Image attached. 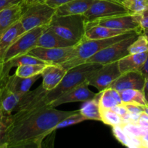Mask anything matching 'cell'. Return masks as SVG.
I'll use <instances>...</instances> for the list:
<instances>
[{"label": "cell", "mask_w": 148, "mask_h": 148, "mask_svg": "<svg viewBox=\"0 0 148 148\" xmlns=\"http://www.w3.org/2000/svg\"><path fill=\"white\" fill-rule=\"evenodd\" d=\"M78 111H59L51 106L16 111L6 119L0 148L41 147L44 139L55 131L58 123Z\"/></svg>", "instance_id": "6da1fadb"}, {"label": "cell", "mask_w": 148, "mask_h": 148, "mask_svg": "<svg viewBox=\"0 0 148 148\" xmlns=\"http://www.w3.org/2000/svg\"><path fill=\"white\" fill-rule=\"evenodd\" d=\"M142 30H131L123 34L118 35L114 37L102 39H85L74 46L72 52L68 59L62 63L59 64L66 70L73 67L86 63V60L98 53L104 48L121 40L126 38L130 37L136 33H142Z\"/></svg>", "instance_id": "7a4b0ae2"}, {"label": "cell", "mask_w": 148, "mask_h": 148, "mask_svg": "<svg viewBox=\"0 0 148 148\" xmlns=\"http://www.w3.org/2000/svg\"><path fill=\"white\" fill-rule=\"evenodd\" d=\"M102 65V64L99 63L86 62L67 70L66 74L59 85L55 89L46 92V100L47 105L49 106L51 103L53 102L64 92L86 81L87 77L101 67Z\"/></svg>", "instance_id": "3957f363"}, {"label": "cell", "mask_w": 148, "mask_h": 148, "mask_svg": "<svg viewBox=\"0 0 148 148\" xmlns=\"http://www.w3.org/2000/svg\"><path fill=\"white\" fill-rule=\"evenodd\" d=\"M49 27L63 38L79 43L84 38L86 24L83 14L58 16L55 14Z\"/></svg>", "instance_id": "277c9868"}, {"label": "cell", "mask_w": 148, "mask_h": 148, "mask_svg": "<svg viewBox=\"0 0 148 148\" xmlns=\"http://www.w3.org/2000/svg\"><path fill=\"white\" fill-rule=\"evenodd\" d=\"M56 12V8L50 7L45 2H36L23 7L20 22L25 31L36 27L48 26Z\"/></svg>", "instance_id": "5b68a950"}, {"label": "cell", "mask_w": 148, "mask_h": 148, "mask_svg": "<svg viewBox=\"0 0 148 148\" xmlns=\"http://www.w3.org/2000/svg\"><path fill=\"white\" fill-rule=\"evenodd\" d=\"M140 34L141 33H136L104 48V49L87 59L86 62L105 64L112 62H118L120 59L129 54V46Z\"/></svg>", "instance_id": "8992f818"}, {"label": "cell", "mask_w": 148, "mask_h": 148, "mask_svg": "<svg viewBox=\"0 0 148 148\" xmlns=\"http://www.w3.org/2000/svg\"><path fill=\"white\" fill-rule=\"evenodd\" d=\"M131 14L126 8L113 0H97L83 15L86 24L100 19Z\"/></svg>", "instance_id": "52a82bcc"}, {"label": "cell", "mask_w": 148, "mask_h": 148, "mask_svg": "<svg viewBox=\"0 0 148 148\" xmlns=\"http://www.w3.org/2000/svg\"><path fill=\"white\" fill-rule=\"evenodd\" d=\"M46 27H36L23 33L17 38L14 43L9 47L4 54L3 63L21 55L26 54L32 49L36 46L38 39Z\"/></svg>", "instance_id": "ba28073f"}, {"label": "cell", "mask_w": 148, "mask_h": 148, "mask_svg": "<svg viewBox=\"0 0 148 148\" xmlns=\"http://www.w3.org/2000/svg\"><path fill=\"white\" fill-rule=\"evenodd\" d=\"M121 75L118 62L102 65L96 71L90 74L86 78L89 85L94 87L99 92L110 88L113 82Z\"/></svg>", "instance_id": "9c48e42d"}, {"label": "cell", "mask_w": 148, "mask_h": 148, "mask_svg": "<svg viewBox=\"0 0 148 148\" xmlns=\"http://www.w3.org/2000/svg\"><path fill=\"white\" fill-rule=\"evenodd\" d=\"M102 25L115 30L123 31L142 30L139 25V14H128L124 15L115 16L108 18L100 19L86 25V27L93 25Z\"/></svg>", "instance_id": "30bf717a"}, {"label": "cell", "mask_w": 148, "mask_h": 148, "mask_svg": "<svg viewBox=\"0 0 148 148\" xmlns=\"http://www.w3.org/2000/svg\"><path fill=\"white\" fill-rule=\"evenodd\" d=\"M74 46L67 48H44L36 46L28 52L47 64H59L65 62L72 52Z\"/></svg>", "instance_id": "8fae6325"}, {"label": "cell", "mask_w": 148, "mask_h": 148, "mask_svg": "<svg viewBox=\"0 0 148 148\" xmlns=\"http://www.w3.org/2000/svg\"><path fill=\"white\" fill-rule=\"evenodd\" d=\"M97 95L89 88V84L86 81L77 85L70 90L64 92L49 105L51 107H57L64 103L73 102H85L92 99Z\"/></svg>", "instance_id": "7c38bea8"}, {"label": "cell", "mask_w": 148, "mask_h": 148, "mask_svg": "<svg viewBox=\"0 0 148 148\" xmlns=\"http://www.w3.org/2000/svg\"><path fill=\"white\" fill-rule=\"evenodd\" d=\"M47 92L44 89L41 85L34 90L28 91L23 95L15 111H30L42 107L49 106L46 100Z\"/></svg>", "instance_id": "4fadbf2b"}, {"label": "cell", "mask_w": 148, "mask_h": 148, "mask_svg": "<svg viewBox=\"0 0 148 148\" xmlns=\"http://www.w3.org/2000/svg\"><path fill=\"white\" fill-rule=\"evenodd\" d=\"M145 78L141 72H129L123 73L112 83L110 88L118 91L135 89L143 91Z\"/></svg>", "instance_id": "5bb4252c"}, {"label": "cell", "mask_w": 148, "mask_h": 148, "mask_svg": "<svg viewBox=\"0 0 148 148\" xmlns=\"http://www.w3.org/2000/svg\"><path fill=\"white\" fill-rule=\"evenodd\" d=\"M67 70L59 64H47L41 72L42 87L46 91L55 89L62 81Z\"/></svg>", "instance_id": "9a60e30c"}, {"label": "cell", "mask_w": 148, "mask_h": 148, "mask_svg": "<svg viewBox=\"0 0 148 148\" xmlns=\"http://www.w3.org/2000/svg\"><path fill=\"white\" fill-rule=\"evenodd\" d=\"M78 43L58 36L48 25L38 39L36 46L44 48H67L75 46Z\"/></svg>", "instance_id": "2e32d148"}, {"label": "cell", "mask_w": 148, "mask_h": 148, "mask_svg": "<svg viewBox=\"0 0 148 148\" xmlns=\"http://www.w3.org/2000/svg\"><path fill=\"white\" fill-rule=\"evenodd\" d=\"M23 12L22 4H15L0 11V38L12 25L20 20Z\"/></svg>", "instance_id": "e0dca14e"}, {"label": "cell", "mask_w": 148, "mask_h": 148, "mask_svg": "<svg viewBox=\"0 0 148 148\" xmlns=\"http://www.w3.org/2000/svg\"><path fill=\"white\" fill-rule=\"evenodd\" d=\"M148 51L139 53H131L124 56L118 62L120 73L129 72H141L147 56Z\"/></svg>", "instance_id": "ac0fdd59"}, {"label": "cell", "mask_w": 148, "mask_h": 148, "mask_svg": "<svg viewBox=\"0 0 148 148\" xmlns=\"http://www.w3.org/2000/svg\"><path fill=\"white\" fill-rule=\"evenodd\" d=\"M41 75L30 77H20L17 76L15 74L9 75L6 80L4 87L9 90L17 93H26L30 90L32 85L39 79Z\"/></svg>", "instance_id": "d6986e66"}, {"label": "cell", "mask_w": 148, "mask_h": 148, "mask_svg": "<svg viewBox=\"0 0 148 148\" xmlns=\"http://www.w3.org/2000/svg\"><path fill=\"white\" fill-rule=\"evenodd\" d=\"M97 0H73L56 9L55 14L58 16L84 14Z\"/></svg>", "instance_id": "ffe728a7"}, {"label": "cell", "mask_w": 148, "mask_h": 148, "mask_svg": "<svg viewBox=\"0 0 148 148\" xmlns=\"http://www.w3.org/2000/svg\"><path fill=\"white\" fill-rule=\"evenodd\" d=\"M26 33L21 23L17 21L11 26L0 38V63L3 64L4 54L7 49L20 36Z\"/></svg>", "instance_id": "44dd1931"}, {"label": "cell", "mask_w": 148, "mask_h": 148, "mask_svg": "<svg viewBox=\"0 0 148 148\" xmlns=\"http://www.w3.org/2000/svg\"><path fill=\"white\" fill-rule=\"evenodd\" d=\"M24 93H17L3 86L0 90V107L7 117L10 116L18 105Z\"/></svg>", "instance_id": "7402d4cb"}, {"label": "cell", "mask_w": 148, "mask_h": 148, "mask_svg": "<svg viewBox=\"0 0 148 148\" xmlns=\"http://www.w3.org/2000/svg\"><path fill=\"white\" fill-rule=\"evenodd\" d=\"M129 31L115 30L102 25H93L86 27L84 38L85 39H102L114 37L118 35L123 34Z\"/></svg>", "instance_id": "603a6c76"}, {"label": "cell", "mask_w": 148, "mask_h": 148, "mask_svg": "<svg viewBox=\"0 0 148 148\" xmlns=\"http://www.w3.org/2000/svg\"><path fill=\"white\" fill-rule=\"evenodd\" d=\"M100 110L111 109L119 104H123L120 92L111 88H108L100 92L99 98Z\"/></svg>", "instance_id": "cb8c5ba5"}, {"label": "cell", "mask_w": 148, "mask_h": 148, "mask_svg": "<svg viewBox=\"0 0 148 148\" xmlns=\"http://www.w3.org/2000/svg\"><path fill=\"white\" fill-rule=\"evenodd\" d=\"M100 95V92L97 94V95L94 98L85 101L81 108L79 109V112L87 120L101 121L100 108V104H99Z\"/></svg>", "instance_id": "d4e9b609"}, {"label": "cell", "mask_w": 148, "mask_h": 148, "mask_svg": "<svg viewBox=\"0 0 148 148\" xmlns=\"http://www.w3.org/2000/svg\"><path fill=\"white\" fill-rule=\"evenodd\" d=\"M120 98L123 104H136V105L148 106L143 91L135 89H128L120 91Z\"/></svg>", "instance_id": "484cf974"}, {"label": "cell", "mask_w": 148, "mask_h": 148, "mask_svg": "<svg viewBox=\"0 0 148 148\" xmlns=\"http://www.w3.org/2000/svg\"><path fill=\"white\" fill-rule=\"evenodd\" d=\"M46 65V64L20 65L17 66L15 74L20 77H30L36 75H41V72Z\"/></svg>", "instance_id": "4316f807"}, {"label": "cell", "mask_w": 148, "mask_h": 148, "mask_svg": "<svg viewBox=\"0 0 148 148\" xmlns=\"http://www.w3.org/2000/svg\"><path fill=\"white\" fill-rule=\"evenodd\" d=\"M123 5L131 14L139 13L148 7V0H113Z\"/></svg>", "instance_id": "83f0119b"}, {"label": "cell", "mask_w": 148, "mask_h": 148, "mask_svg": "<svg viewBox=\"0 0 148 148\" xmlns=\"http://www.w3.org/2000/svg\"><path fill=\"white\" fill-rule=\"evenodd\" d=\"M100 115L102 122L111 126L112 127L115 126H120L123 124L121 117L111 109L100 110Z\"/></svg>", "instance_id": "f1b7e54d"}, {"label": "cell", "mask_w": 148, "mask_h": 148, "mask_svg": "<svg viewBox=\"0 0 148 148\" xmlns=\"http://www.w3.org/2000/svg\"><path fill=\"white\" fill-rule=\"evenodd\" d=\"M148 51V40L143 33H141L129 48V53H139Z\"/></svg>", "instance_id": "f546056e"}, {"label": "cell", "mask_w": 148, "mask_h": 148, "mask_svg": "<svg viewBox=\"0 0 148 148\" xmlns=\"http://www.w3.org/2000/svg\"><path fill=\"white\" fill-rule=\"evenodd\" d=\"M86 120L87 119L79 112V110H78V112L68 116L65 119H63L60 122L58 123V124L55 127V130H58V129L65 128V127L74 125V124H79V123L83 122V121H86Z\"/></svg>", "instance_id": "4dcf8cb0"}, {"label": "cell", "mask_w": 148, "mask_h": 148, "mask_svg": "<svg viewBox=\"0 0 148 148\" xmlns=\"http://www.w3.org/2000/svg\"><path fill=\"white\" fill-rule=\"evenodd\" d=\"M112 131L116 140L123 145L129 147V137L125 132L121 126H115L112 127Z\"/></svg>", "instance_id": "1f68e13d"}, {"label": "cell", "mask_w": 148, "mask_h": 148, "mask_svg": "<svg viewBox=\"0 0 148 148\" xmlns=\"http://www.w3.org/2000/svg\"><path fill=\"white\" fill-rule=\"evenodd\" d=\"M139 14V25L143 31L148 29V7L142 11Z\"/></svg>", "instance_id": "d6a6232c"}, {"label": "cell", "mask_w": 148, "mask_h": 148, "mask_svg": "<svg viewBox=\"0 0 148 148\" xmlns=\"http://www.w3.org/2000/svg\"><path fill=\"white\" fill-rule=\"evenodd\" d=\"M126 108H127L128 111L131 114H142L144 112L143 106L136 105V104H124Z\"/></svg>", "instance_id": "836d02e7"}, {"label": "cell", "mask_w": 148, "mask_h": 148, "mask_svg": "<svg viewBox=\"0 0 148 148\" xmlns=\"http://www.w3.org/2000/svg\"><path fill=\"white\" fill-rule=\"evenodd\" d=\"M23 0H0V11L17 4H22Z\"/></svg>", "instance_id": "e575fe53"}, {"label": "cell", "mask_w": 148, "mask_h": 148, "mask_svg": "<svg viewBox=\"0 0 148 148\" xmlns=\"http://www.w3.org/2000/svg\"><path fill=\"white\" fill-rule=\"evenodd\" d=\"M111 110L114 111V112H115L121 118L124 116H126L128 114V112H129L124 104H119V105L115 106L113 107Z\"/></svg>", "instance_id": "d590c367"}, {"label": "cell", "mask_w": 148, "mask_h": 148, "mask_svg": "<svg viewBox=\"0 0 148 148\" xmlns=\"http://www.w3.org/2000/svg\"><path fill=\"white\" fill-rule=\"evenodd\" d=\"M71 1H73V0H46L45 3H46L50 7L57 9L59 6L62 5L64 4H66L68 2H70Z\"/></svg>", "instance_id": "8d00e7d4"}, {"label": "cell", "mask_w": 148, "mask_h": 148, "mask_svg": "<svg viewBox=\"0 0 148 148\" xmlns=\"http://www.w3.org/2000/svg\"><path fill=\"white\" fill-rule=\"evenodd\" d=\"M138 124L142 127H147L148 128V115L145 114V112L142 113L139 117V121H138Z\"/></svg>", "instance_id": "74e56055"}, {"label": "cell", "mask_w": 148, "mask_h": 148, "mask_svg": "<svg viewBox=\"0 0 148 148\" xmlns=\"http://www.w3.org/2000/svg\"><path fill=\"white\" fill-rule=\"evenodd\" d=\"M141 73L142 74V75H143L145 79H148V54L145 62V64H144L143 66L141 69Z\"/></svg>", "instance_id": "f35d334b"}, {"label": "cell", "mask_w": 148, "mask_h": 148, "mask_svg": "<svg viewBox=\"0 0 148 148\" xmlns=\"http://www.w3.org/2000/svg\"><path fill=\"white\" fill-rule=\"evenodd\" d=\"M140 139L142 141V148H148V130L141 136Z\"/></svg>", "instance_id": "ab89813d"}, {"label": "cell", "mask_w": 148, "mask_h": 148, "mask_svg": "<svg viewBox=\"0 0 148 148\" xmlns=\"http://www.w3.org/2000/svg\"><path fill=\"white\" fill-rule=\"evenodd\" d=\"M6 119H7V116L4 115L2 109L0 107V130H1V131L4 130V127H5Z\"/></svg>", "instance_id": "60d3db41"}, {"label": "cell", "mask_w": 148, "mask_h": 148, "mask_svg": "<svg viewBox=\"0 0 148 148\" xmlns=\"http://www.w3.org/2000/svg\"><path fill=\"white\" fill-rule=\"evenodd\" d=\"M7 79L4 78V75H3V72H2V64L0 63V90L2 88L3 86H4L5 85V82Z\"/></svg>", "instance_id": "b9f144b4"}, {"label": "cell", "mask_w": 148, "mask_h": 148, "mask_svg": "<svg viewBox=\"0 0 148 148\" xmlns=\"http://www.w3.org/2000/svg\"><path fill=\"white\" fill-rule=\"evenodd\" d=\"M143 92H144V95H145V100H146L147 103L148 104V79H145V86H144Z\"/></svg>", "instance_id": "7bdbcfd3"}, {"label": "cell", "mask_w": 148, "mask_h": 148, "mask_svg": "<svg viewBox=\"0 0 148 148\" xmlns=\"http://www.w3.org/2000/svg\"><path fill=\"white\" fill-rule=\"evenodd\" d=\"M36 2H39V0H23L22 4H23V7H24Z\"/></svg>", "instance_id": "ee69618b"}, {"label": "cell", "mask_w": 148, "mask_h": 148, "mask_svg": "<svg viewBox=\"0 0 148 148\" xmlns=\"http://www.w3.org/2000/svg\"><path fill=\"white\" fill-rule=\"evenodd\" d=\"M142 33L145 35V36L147 38V39L148 40V29H147V30H144L143 31H142Z\"/></svg>", "instance_id": "f6af8a7d"}, {"label": "cell", "mask_w": 148, "mask_h": 148, "mask_svg": "<svg viewBox=\"0 0 148 148\" xmlns=\"http://www.w3.org/2000/svg\"><path fill=\"white\" fill-rule=\"evenodd\" d=\"M144 112L148 115V106H146L144 107Z\"/></svg>", "instance_id": "bcb514c9"}, {"label": "cell", "mask_w": 148, "mask_h": 148, "mask_svg": "<svg viewBox=\"0 0 148 148\" xmlns=\"http://www.w3.org/2000/svg\"><path fill=\"white\" fill-rule=\"evenodd\" d=\"M1 130H0V147H1Z\"/></svg>", "instance_id": "7dc6e473"}, {"label": "cell", "mask_w": 148, "mask_h": 148, "mask_svg": "<svg viewBox=\"0 0 148 148\" xmlns=\"http://www.w3.org/2000/svg\"><path fill=\"white\" fill-rule=\"evenodd\" d=\"M46 0H39V2H45Z\"/></svg>", "instance_id": "c3c4849f"}]
</instances>
